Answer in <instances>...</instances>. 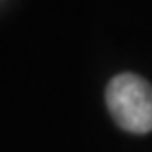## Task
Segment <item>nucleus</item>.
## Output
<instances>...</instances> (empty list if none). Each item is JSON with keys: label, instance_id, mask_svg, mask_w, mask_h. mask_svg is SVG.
I'll list each match as a JSON object with an SVG mask.
<instances>
[{"label": "nucleus", "instance_id": "1", "mask_svg": "<svg viewBox=\"0 0 152 152\" xmlns=\"http://www.w3.org/2000/svg\"><path fill=\"white\" fill-rule=\"evenodd\" d=\"M106 106L125 131H152V85L142 76L131 72L114 76L106 87Z\"/></svg>", "mask_w": 152, "mask_h": 152}]
</instances>
